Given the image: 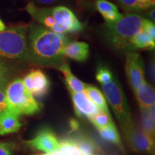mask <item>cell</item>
I'll return each mask as SVG.
<instances>
[{
  "label": "cell",
  "mask_w": 155,
  "mask_h": 155,
  "mask_svg": "<svg viewBox=\"0 0 155 155\" xmlns=\"http://www.w3.org/2000/svg\"><path fill=\"white\" fill-rule=\"evenodd\" d=\"M27 36L29 58L32 63L58 68L64 63L63 50L70 42L67 37L35 23L28 27Z\"/></svg>",
  "instance_id": "obj_1"
},
{
  "label": "cell",
  "mask_w": 155,
  "mask_h": 155,
  "mask_svg": "<svg viewBox=\"0 0 155 155\" xmlns=\"http://www.w3.org/2000/svg\"><path fill=\"white\" fill-rule=\"evenodd\" d=\"M144 19L135 13H129L117 22L106 23L103 30L104 39L114 50H131V40L142 30Z\"/></svg>",
  "instance_id": "obj_2"
},
{
  "label": "cell",
  "mask_w": 155,
  "mask_h": 155,
  "mask_svg": "<svg viewBox=\"0 0 155 155\" xmlns=\"http://www.w3.org/2000/svg\"><path fill=\"white\" fill-rule=\"evenodd\" d=\"M28 27L13 26L0 32V58L15 61H30Z\"/></svg>",
  "instance_id": "obj_3"
},
{
  "label": "cell",
  "mask_w": 155,
  "mask_h": 155,
  "mask_svg": "<svg viewBox=\"0 0 155 155\" xmlns=\"http://www.w3.org/2000/svg\"><path fill=\"white\" fill-rule=\"evenodd\" d=\"M7 109L20 115H33L40 112L41 106L25 88L21 78L11 81L5 88Z\"/></svg>",
  "instance_id": "obj_4"
},
{
  "label": "cell",
  "mask_w": 155,
  "mask_h": 155,
  "mask_svg": "<svg viewBox=\"0 0 155 155\" xmlns=\"http://www.w3.org/2000/svg\"><path fill=\"white\" fill-rule=\"evenodd\" d=\"M102 91L122 129L134 124L127 98L117 78H114L110 82L102 84Z\"/></svg>",
  "instance_id": "obj_5"
},
{
  "label": "cell",
  "mask_w": 155,
  "mask_h": 155,
  "mask_svg": "<svg viewBox=\"0 0 155 155\" xmlns=\"http://www.w3.org/2000/svg\"><path fill=\"white\" fill-rule=\"evenodd\" d=\"M51 13L55 22L56 33L75 34L79 33L84 29V25L66 7L57 6L51 7Z\"/></svg>",
  "instance_id": "obj_6"
},
{
  "label": "cell",
  "mask_w": 155,
  "mask_h": 155,
  "mask_svg": "<svg viewBox=\"0 0 155 155\" xmlns=\"http://www.w3.org/2000/svg\"><path fill=\"white\" fill-rule=\"evenodd\" d=\"M123 129L129 146L136 152L153 154L154 152V137L137 127L134 124Z\"/></svg>",
  "instance_id": "obj_7"
},
{
  "label": "cell",
  "mask_w": 155,
  "mask_h": 155,
  "mask_svg": "<svg viewBox=\"0 0 155 155\" xmlns=\"http://www.w3.org/2000/svg\"><path fill=\"white\" fill-rule=\"evenodd\" d=\"M27 90L32 96L42 98L49 93L50 82L47 75L40 69L31 70L22 79Z\"/></svg>",
  "instance_id": "obj_8"
},
{
  "label": "cell",
  "mask_w": 155,
  "mask_h": 155,
  "mask_svg": "<svg viewBox=\"0 0 155 155\" xmlns=\"http://www.w3.org/2000/svg\"><path fill=\"white\" fill-rule=\"evenodd\" d=\"M125 71L129 86L134 92L137 87L145 80L144 63L139 54L134 52L127 54Z\"/></svg>",
  "instance_id": "obj_9"
},
{
  "label": "cell",
  "mask_w": 155,
  "mask_h": 155,
  "mask_svg": "<svg viewBox=\"0 0 155 155\" xmlns=\"http://www.w3.org/2000/svg\"><path fill=\"white\" fill-rule=\"evenodd\" d=\"M27 146L33 150L50 153L58 148L59 141L53 130L49 128H42L33 139L25 141Z\"/></svg>",
  "instance_id": "obj_10"
},
{
  "label": "cell",
  "mask_w": 155,
  "mask_h": 155,
  "mask_svg": "<svg viewBox=\"0 0 155 155\" xmlns=\"http://www.w3.org/2000/svg\"><path fill=\"white\" fill-rule=\"evenodd\" d=\"M73 100V107L77 116L81 118H86L90 120L96 115L101 110L95 105L85 92H70Z\"/></svg>",
  "instance_id": "obj_11"
},
{
  "label": "cell",
  "mask_w": 155,
  "mask_h": 155,
  "mask_svg": "<svg viewBox=\"0 0 155 155\" xmlns=\"http://www.w3.org/2000/svg\"><path fill=\"white\" fill-rule=\"evenodd\" d=\"M89 45L86 42L74 41L68 42L63 50L64 58L77 62L86 61L89 57Z\"/></svg>",
  "instance_id": "obj_12"
},
{
  "label": "cell",
  "mask_w": 155,
  "mask_h": 155,
  "mask_svg": "<svg viewBox=\"0 0 155 155\" xmlns=\"http://www.w3.org/2000/svg\"><path fill=\"white\" fill-rule=\"evenodd\" d=\"M134 94L141 110L147 109L155 104V93L154 88L144 80L134 91Z\"/></svg>",
  "instance_id": "obj_13"
},
{
  "label": "cell",
  "mask_w": 155,
  "mask_h": 155,
  "mask_svg": "<svg viewBox=\"0 0 155 155\" xmlns=\"http://www.w3.org/2000/svg\"><path fill=\"white\" fill-rule=\"evenodd\" d=\"M22 127L19 116L12 113L7 109L0 113V135L15 133Z\"/></svg>",
  "instance_id": "obj_14"
},
{
  "label": "cell",
  "mask_w": 155,
  "mask_h": 155,
  "mask_svg": "<svg viewBox=\"0 0 155 155\" xmlns=\"http://www.w3.org/2000/svg\"><path fill=\"white\" fill-rule=\"evenodd\" d=\"M58 68L63 74L65 83H66V86L70 92L79 93L84 91L87 84L82 82L73 75V73L71 72V69H70L69 65L66 63L64 62Z\"/></svg>",
  "instance_id": "obj_15"
},
{
  "label": "cell",
  "mask_w": 155,
  "mask_h": 155,
  "mask_svg": "<svg viewBox=\"0 0 155 155\" xmlns=\"http://www.w3.org/2000/svg\"><path fill=\"white\" fill-rule=\"evenodd\" d=\"M84 92L98 109L104 112H109L105 96L99 89L94 86L87 84Z\"/></svg>",
  "instance_id": "obj_16"
},
{
  "label": "cell",
  "mask_w": 155,
  "mask_h": 155,
  "mask_svg": "<svg viewBox=\"0 0 155 155\" xmlns=\"http://www.w3.org/2000/svg\"><path fill=\"white\" fill-rule=\"evenodd\" d=\"M131 50H154L155 40H152L148 34L141 30L134 37L131 42Z\"/></svg>",
  "instance_id": "obj_17"
},
{
  "label": "cell",
  "mask_w": 155,
  "mask_h": 155,
  "mask_svg": "<svg viewBox=\"0 0 155 155\" xmlns=\"http://www.w3.org/2000/svg\"><path fill=\"white\" fill-rule=\"evenodd\" d=\"M127 12H141L154 7L151 0H116Z\"/></svg>",
  "instance_id": "obj_18"
},
{
  "label": "cell",
  "mask_w": 155,
  "mask_h": 155,
  "mask_svg": "<svg viewBox=\"0 0 155 155\" xmlns=\"http://www.w3.org/2000/svg\"><path fill=\"white\" fill-rule=\"evenodd\" d=\"M73 143L83 155H95L97 150L96 143L89 137H82L71 138Z\"/></svg>",
  "instance_id": "obj_19"
},
{
  "label": "cell",
  "mask_w": 155,
  "mask_h": 155,
  "mask_svg": "<svg viewBox=\"0 0 155 155\" xmlns=\"http://www.w3.org/2000/svg\"><path fill=\"white\" fill-rule=\"evenodd\" d=\"M154 106L141 110V129L154 137Z\"/></svg>",
  "instance_id": "obj_20"
},
{
  "label": "cell",
  "mask_w": 155,
  "mask_h": 155,
  "mask_svg": "<svg viewBox=\"0 0 155 155\" xmlns=\"http://www.w3.org/2000/svg\"><path fill=\"white\" fill-rule=\"evenodd\" d=\"M98 131L101 137L104 140L108 141V142L116 144V146L119 147L120 148L122 149V142L121 138H120L119 134L118 132V130L114 123L105 128L98 129Z\"/></svg>",
  "instance_id": "obj_21"
},
{
  "label": "cell",
  "mask_w": 155,
  "mask_h": 155,
  "mask_svg": "<svg viewBox=\"0 0 155 155\" xmlns=\"http://www.w3.org/2000/svg\"><path fill=\"white\" fill-rule=\"evenodd\" d=\"M90 121L97 129H103L114 124L109 112H104L103 111H100L96 115L93 116Z\"/></svg>",
  "instance_id": "obj_22"
},
{
  "label": "cell",
  "mask_w": 155,
  "mask_h": 155,
  "mask_svg": "<svg viewBox=\"0 0 155 155\" xmlns=\"http://www.w3.org/2000/svg\"><path fill=\"white\" fill-rule=\"evenodd\" d=\"M114 75L111 71L106 66H99L98 68L96 74V78L101 84L108 83L114 79Z\"/></svg>",
  "instance_id": "obj_23"
},
{
  "label": "cell",
  "mask_w": 155,
  "mask_h": 155,
  "mask_svg": "<svg viewBox=\"0 0 155 155\" xmlns=\"http://www.w3.org/2000/svg\"><path fill=\"white\" fill-rule=\"evenodd\" d=\"M96 8L101 15L111 11L118 10V7L107 0H96Z\"/></svg>",
  "instance_id": "obj_24"
},
{
  "label": "cell",
  "mask_w": 155,
  "mask_h": 155,
  "mask_svg": "<svg viewBox=\"0 0 155 155\" xmlns=\"http://www.w3.org/2000/svg\"><path fill=\"white\" fill-rule=\"evenodd\" d=\"M102 16L104 17V19H105L106 23L111 24V23H114L117 22L118 20H119L122 16H123V15L121 14L119 12V9H118V10L111 11L109 12L106 13V14L103 15Z\"/></svg>",
  "instance_id": "obj_25"
},
{
  "label": "cell",
  "mask_w": 155,
  "mask_h": 155,
  "mask_svg": "<svg viewBox=\"0 0 155 155\" xmlns=\"http://www.w3.org/2000/svg\"><path fill=\"white\" fill-rule=\"evenodd\" d=\"M142 30L144 31L150 36V38L152 40H155V25L154 23H153L152 21L149 19H144V23H143Z\"/></svg>",
  "instance_id": "obj_26"
},
{
  "label": "cell",
  "mask_w": 155,
  "mask_h": 155,
  "mask_svg": "<svg viewBox=\"0 0 155 155\" xmlns=\"http://www.w3.org/2000/svg\"><path fill=\"white\" fill-rule=\"evenodd\" d=\"M15 148L12 142L0 143V155H12Z\"/></svg>",
  "instance_id": "obj_27"
},
{
  "label": "cell",
  "mask_w": 155,
  "mask_h": 155,
  "mask_svg": "<svg viewBox=\"0 0 155 155\" xmlns=\"http://www.w3.org/2000/svg\"><path fill=\"white\" fill-rule=\"evenodd\" d=\"M9 77H10V71H9V68L0 70V86H5Z\"/></svg>",
  "instance_id": "obj_28"
},
{
  "label": "cell",
  "mask_w": 155,
  "mask_h": 155,
  "mask_svg": "<svg viewBox=\"0 0 155 155\" xmlns=\"http://www.w3.org/2000/svg\"><path fill=\"white\" fill-rule=\"evenodd\" d=\"M0 106L7 109L5 96V86H0Z\"/></svg>",
  "instance_id": "obj_29"
},
{
  "label": "cell",
  "mask_w": 155,
  "mask_h": 155,
  "mask_svg": "<svg viewBox=\"0 0 155 155\" xmlns=\"http://www.w3.org/2000/svg\"><path fill=\"white\" fill-rule=\"evenodd\" d=\"M33 3H38L40 5H53V4L57 3L60 2L61 0H32Z\"/></svg>",
  "instance_id": "obj_30"
},
{
  "label": "cell",
  "mask_w": 155,
  "mask_h": 155,
  "mask_svg": "<svg viewBox=\"0 0 155 155\" xmlns=\"http://www.w3.org/2000/svg\"><path fill=\"white\" fill-rule=\"evenodd\" d=\"M150 74L151 79L153 80V81H154V62L151 63V65L150 66Z\"/></svg>",
  "instance_id": "obj_31"
},
{
  "label": "cell",
  "mask_w": 155,
  "mask_h": 155,
  "mask_svg": "<svg viewBox=\"0 0 155 155\" xmlns=\"http://www.w3.org/2000/svg\"><path fill=\"white\" fill-rule=\"evenodd\" d=\"M155 9L154 8L152 9L150 12V13H149V16H150V21H152L153 23H154L155 22Z\"/></svg>",
  "instance_id": "obj_32"
},
{
  "label": "cell",
  "mask_w": 155,
  "mask_h": 155,
  "mask_svg": "<svg viewBox=\"0 0 155 155\" xmlns=\"http://www.w3.org/2000/svg\"><path fill=\"white\" fill-rule=\"evenodd\" d=\"M8 65H7V63L4 61V60L1 59L0 58V70H2V69H6V68H8Z\"/></svg>",
  "instance_id": "obj_33"
},
{
  "label": "cell",
  "mask_w": 155,
  "mask_h": 155,
  "mask_svg": "<svg viewBox=\"0 0 155 155\" xmlns=\"http://www.w3.org/2000/svg\"><path fill=\"white\" fill-rule=\"evenodd\" d=\"M6 28V25L5 23L2 20V19L0 18V32H2V31H3L4 30H5Z\"/></svg>",
  "instance_id": "obj_34"
},
{
  "label": "cell",
  "mask_w": 155,
  "mask_h": 155,
  "mask_svg": "<svg viewBox=\"0 0 155 155\" xmlns=\"http://www.w3.org/2000/svg\"><path fill=\"white\" fill-rule=\"evenodd\" d=\"M5 108H2V107H1V106H0V113H1V112H2L3 111H5Z\"/></svg>",
  "instance_id": "obj_35"
},
{
  "label": "cell",
  "mask_w": 155,
  "mask_h": 155,
  "mask_svg": "<svg viewBox=\"0 0 155 155\" xmlns=\"http://www.w3.org/2000/svg\"><path fill=\"white\" fill-rule=\"evenodd\" d=\"M36 155H45V154H36Z\"/></svg>",
  "instance_id": "obj_36"
}]
</instances>
